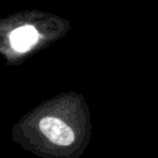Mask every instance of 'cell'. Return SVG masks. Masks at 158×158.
Returning a JSON list of instances; mask_svg holds the SVG:
<instances>
[{
	"label": "cell",
	"mask_w": 158,
	"mask_h": 158,
	"mask_svg": "<svg viewBox=\"0 0 158 158\" xmlns=\"http://www.w3.org/2000/svg\"><path fill=\"white\" fill-rule=\"evenodd\" d=\"M92 119L83 97L71 94L43 110L21 143L43 158H81L92 139Z\"/></svg>",
	"instance_id": "obj_1"
},
{
	"label": "cell",
	"mask_w": 158,
	"mask_h": 158,
	"mask_svg": "<svg viewBox=\"0 0 158 158\" xmlns=\"http://www.w3.org/2000/svg\"><path fill=\"white\" fill-rule=\"evenodd\" d=\"M39 40V32L32 25H22L10 33V44L17 53L31 50Z\"/></svg>",
	"instance_id": "obj_2"
}]
</instances>
